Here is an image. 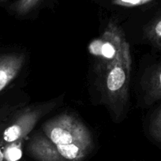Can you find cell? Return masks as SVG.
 Here are the masks:
<instances>
[{
	"instance_id": "277c9868",
	"label": "cell",
	"mask_w": 161,
	"mask_h": 161,
	"mask_svg": "<svg viewBox=\"0 0 161 161\" xmlns=\"http://www.w3.org/2000/svg\"><path fill=\"white\" fill-rule=\"evenodd\" d=\"M57 102L58 99H55L52 101L27 107L18 111L3 130L1 141L7 144L25 138L41 118L56 106Z\"/></svg>"
},
{
	"instance_id": "3957f363",
	"label": "cell",
	"mask_w": 161,
	"mask_h": 161,
	"mask_svg": "<svg viewBox=\"0 0 161 161\" xmlns=\"http://www.w3.org/2000/svg\"><path fill=\"white\" fill-rule=\"evenodd\" d=\"M127 42L120 26L113 20L110 21L103 33L91 41L88 47L89 53L97 59L99 73L108 69L117 62Z\"/></svg>"
},
{
	"instance_id": "7a4b0ae2",
	"label": "cell",
	"mask_w": 161,
	"mask_h": 161,
	"mask_svg": "<svg viewBox=\"0 0 161 161\" xmlns=\"http://www.w3.org/2000/svg\"><path fill=\"white\" fill-rule=\"evenodd\" d=\"M131 66L130 47L127 42L117 62L100 73L102 101L110 110L114 119H119L127 109Z\"/></svg>"
},
{
	"instance_id": "8fae6325",
	"label": "cell",
	"mask_w": 161,
	"mask_h": 161,
	"mask_svg": "<svg viewBox=\"0 0 161 161\" xmlns=\"http://www.w3.org/2000/svg\"><path fill=\"white\" fill-rule=\"evenodd\" d=\"M149 133L155 141L161 144V107L156 111L152 119Z\"/></svg>"
},
{
	"instance_id": "ba28073f",
	"label": "cell",
	"mask_w": 161,
	"mask_h": 161,
	"mask_svg": "<svg viewBox=\"0 0 161 161\" xmlns=\"http://www.w3.org/2000/svg\"><path fill=\"white\" fill-rule=\"evenodd\" d=\"M145 37L154 47L161 49V14L147 26Z\"/></svg>"
},
{
	"instance_id": "6da1fadb",
	"label": "cell",
	"mask_w": 161,
	"mask_h": 161,
	"mask_svg": "<svg viewBox=\"0 0 161 161\" xmlns=\"http://www.w3.org/2000/svg\"><path fill=\"white\" fill-rule=\"evenodd\" d=\"M43 132L66 161H83L93 148L90 130L81 121L67 113L45 122Z\"/></svg>"
},
{
	"instance_id": "9c48e42d",
	"label": "cell",
	"mask_w": 161,
	"mask_h": 161,
	"mask_svg": "<svg viewBox=\"0 0 161 161\" xmlns=\"http://www.w3.org/2000/svg\"><path fill=\"white\" fill-rule=\"evenodd\" d=\"M24 139L15 141L4 145L3 156L5 161H18L22 156V145Z\"/></svg>"
},
{
	"instance_id": "4fadbf2b",
	"label": "cell",
	"mask_w": 161,
	"mask_h": 161,
	"mask_svg": "<svg viewBox=\"0 0 161 161\" xmlns=\"http://www.w3.org/2000/svg\"><path fill=\"white\" fill-rule=\"evenodd\" d=\"M3 142L0 140V161H5L3 156Z\"/></svg>"
},
{
	"instance_id": "8992f818",
	"label": "cell",
	"mask_w": 161,
	"mask_h": 161,
	"mask_svg": "<svg viewBox=\"0 0 161 161\" xmlns=\"http://www.w3.org/2000/svg\"><path fill=\"white\" fill-rule=\"evenodd\" d=\"M25 61L23 53H9L0 55V92L16 78Z\"/></svg>"
},
{
	"instance_id": "5bb4252c",
	"label": "cell",
	"mask_w": 161,
	"mask_h": 161,
	"mask_svg": "<svg viewBox=\"0 0 161 161\" xmlns=\"http://www.w3.org/2000/svg\"><path fill=\"white\" fill-rule=\"evenodd\" d=\"M5 116H4V111H0V124H2V121L3 119H4Z\"/></svg>"
},
{
	"instance_id": "52a82bcc",
	"label": "cell",
	"mask_w": 161,
	"mask_h": 161,
	"mask_svg": "<svg viewBox=\"0 0 161 161\" xmlns=\"http://www.w3.org/2000/svg\"><path fill=\"white\" fill-rule=\"evenodd\" d=\"M159 100H161V62L153 69L147 80L145 96L147 104H152Z\"/></svg>"
},
{
	"instance_id": "7c38bea8",
	"label": "cell",
	"mask_w": 161,
	"mask_h": 161,
	"mask_svg": "<svg viewBox=\"0 0 161 161\" xmlns=\"http://www.w3.org/2000/svg\"><path fill=\"white\" fill-rule=\"evenodd\" d=\"M158 1L159 0H111V3L116 7L134 8L149 5Z\"/></svg>"
},
{
	"instance_id": "5b68a950",
	"label": "cell",
	"mask_w": 161,
	"mask_h": 161,
	"mask_svg": "<svg viewBox=\"0 0 161 161\" xmlns=\"http://www.w3.org/2000/svg\"><path fill=\"white\" fill-rule=\"evenodd\" d=\"M27 153L37 161H66L48 137L41 133L35 134L27 144Z\"/></svg>"
},
{
	"instance_id": "30bf717a",
	"label": "cell",
	"mask_w": 161,
	"mask_h": 161,
	"mask_svg": "<svg viewBox=\"0 0 161 161\" xmlns=\"http://www.w3.org/2000/svg\"><path fill=\"white\" fill-rule=\"evenodd\" d=\"M44 0H17L12 6V10L19 16H25L32 13Z\"/></svg>"
},
{
	"instance_id": "9a60e30c",
	"label": "cell",
	"mask_w": 161,
	"mask_h": 161,
	"mask_svg": "<svg viewBox=\"0 0 161 161\" xmlns=\"http://www.w3.org/2000/svg\"><path fill=\"white\" fill-rule=\"evenodd\" d=\"M7 0H0V3H5L7 2Z\"/></svg>"
}]
</instances>
